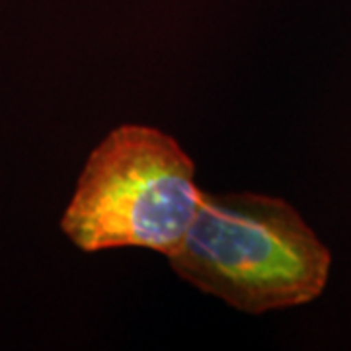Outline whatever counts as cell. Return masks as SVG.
Masks as SVG:
<instances>
[{
	"mask_svg": "<svg viewBox=\"0 0 351 351\" xmlns=\"http://www.w3.org/2000/svg\"><path fill=\"white\" fill-rule=\"evenodd\" d=\"M195 166L176 138L121 125L88 156L61 228L80 250L138 246L174 256L197 215Z\"/></svg>",
	"mask_w": 351,
	"mask_h": 351,
	"instance_id": "2",
	"label": "cell"
},
{
	"mask_svg": "<svg viewBox=\"0 0 351 351\" xmlns=\"http://www.w3.org/2000/svg\"><path fill=\"white\" fill-rule=\"evenodd\" d=\"M168 260L188 283L250 314L314 301L332 262L287 201L205 191L188 237Z\"/></svg>",
	"mask_w": 351,
	"mask_h": 351,
	"instance_id": "1",
	"label": "cell"
}]
</instances>
